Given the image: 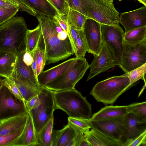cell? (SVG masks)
Returning <instances> with one entry per match:
<instances>
[{
  "label": "cell",
  "instance_id": "obj_49",
  "mask_svg": "<svg viewBox=\"0 0 146 146\" xmlns=\"http://www.w3.org/2000/svg\"><path fill=\"white\" fill-rule=\"evenodd\" d=\"M3 83V79H2V77L0 76V84Z\"/></svg>",
  "mask_w": 146,
  "mask_h": 146
},
{
  "label": "cell",
  "instance_id": "obj_29",
  "mask_svg": "<svg viewBox=\"0 0 146 146\" xmlns=\"http://www.w3.org/2000/svg\"><path fill=\"white\" fill-rule=\"evenodd\" d=\"M128 113L134 114L138 122L146 124V102L134 103L127 106Z\"/></svg>",
  "mask_w": 146,
  "mask_h": 146
},
{
  "label": "cell",
  "instance_id": "obj_37",
  "mask_svg": "<svg viewBox=\"0 0 146 146\" xmlns=\"http://www.w3.org/2000/svg\"><path fill=\"white\" fill-rule=\"evenodd\" d=\"M53 6L58 14L66 15L69 6L66 0H47Z\"/></svg>",
  "mask_w": 146,
  "mask_h": 146
},
{
  "label": "cell",
  "instance_id": "obj_3",
  "mask_svg": "<svg viewBox=\"0 0 146 146\" xmlns=\"http://www.w3.org/2000/svg\"><path fill=\"white\" fill-rule=\"evenodd\" d=\"M69 7L100 24L119 23V13L113 3L104 0H66Z\"/></svg>",
  "mask_w": 146,
  "mask_h": 146
},
{
  "label": "cell",
  "instance_id": "obj_51",
  "mask_svg": "<svg viewBox=\"0 0 146 146\" xmlns=\"http://www.w3.org/2000/svg\"><path fill=\"white\" fill-rule=\"evenodd\" d=\"M119 0V1H122V0Z\"/></svg>",
  "mask_w": 146,
  "mask_h": 146
},
{
  "label": "cell",
  "instance_id": "obj_6",
  "mask_svg": "<svg viewBox=\"0 0 146 146\" xmlns=\"http://www.w3.org/2000/svg\"><path fill=\"white\" fill-rule=\"evenodd\" d=\"M89 66L84 58H76L65 73L47 84L44 87L52 91L74 89L76 85L83 78Z\"/></svg>",
  "mask_w": 146,
  "mask_h": 146
},
{
  "label": "cell",
  "instance_id": "obj_19",
  "mask_svg": "<svg viewBox=\"0 0 146 146\" xmlns=\"http://www.w3.org/2000/svg\"><path fill=\"white\" fill-rule=\"evenodd\" d=\"M39 146L33 119L30 112L23 132L10 146Z\"/></svg>",
  "mask_w": 146,
  "mask_h": 146
},
{
  "label": "cell",
  "instance_id": "obj_25",
  "mask_svg": "<svg viewBox=\"0 0 146 146\" xmlns=\"http://www.w3.org/2000/svg\"><path fill=\"white\" fill-rule=\"evenodd\" d=\"M41 34V29L39 24L35 29H28L27 32L26 51L33 56L38 46Z\"/></svg>",
  "mask_w": 146,
  "mask_h": 146
},
{
  "label": "cell",
  "instance_id": "obj_42",
  "mask_svg": "<svg viewBox=\"0 0 146 146\" xmlns=\"http://www.w3.org/2000/svg\"><path fill=\"white\" fill-rule=\"evenodd\" d=\"M0 7L8 8L19 7L17 5L10 1L5 0H0Z\"/></svg>",
  "mask_w": 146,
  "mask_h": 146
},
{
  "label": "cell",
  "instance_id": "obj_46",
  "mask_svg": "<svg viewBox=\"0 0 146 146\" xmlns=\"http://www.w3.org/2000/svg\"><path fill=\"white\" fill-rule=\"evenodd\" d=\"M79 146H91V145L84 136L80 141Z\"/></svg>",
  "mask_w": 146,
  "mask_h": 146
},
{
  "label": "cell",
  "instance_id": "obj_35",
  "mask_svg": "<svg viewBox=\"0 0 146 146\" xmlns=\"http://www.w3.org/2000/svg\"><path fill=\"white\" fill-rule=\"evenodd\" d=\"M19 11V7L8 8L0 7V25L14 17Z\"/></svg>",
  "mask_w": 146,
  "mask_h": 146
},
{
  "label": "cell",
  "instance_id": "obj_1",
  "mask_svg": "<svg viewBox=\"0 0 146 146\" xmlns=\"http://www.w3.org/2000/svg\"><path fill=\"white\" fill-rule=\"evenodd\" d=\"M41 34L39 42H42L46 64L55 63L75 54L74 46L67 33L56 20L47 16L36 14Z\"/></svg>",
  "mask_w": 146,
  "mask_h": 146
},
{
  "label": "cell",
  "instance_id": "obj_17",
  "mask_svg": "<svg viewBox=\"0 0 146 146\" xmlns=\"http://www.w3.org/2000/svg\"><path fill=\"white\" fill-rule=\"evenodd\" d=\"M119 23L124 27L125 32L146 26V6L121 13L119 16Z\"/></svg>",
  "mask_w": 146,
  "mask_h": 146
},
{
  "label": "cell",
  "instance_id": "obj_14",
  "mask_svg": "<svg viewBox=\"0 0 146 146\" xmlns=\"http://www.w3.org/2000/svg\"><path fill=\"white\" fill-rule=\"evenodd\" d=\"M82 31L88 53L98 55L102 47L100 24L96 21L87 18Z\"/></svg>",
  "mask_w": 146,
  "mask_h": 146
},
{
  "label": "cell",
  "instance_id": "obj_5",
  "mask_svg": "<svg viewBox=\"0 0 146 146\" xmlns=\"http://www.w3.org/2000/svg\"><path fill=\"white\" fill-rule=\"evenodd\" d=\"M130 84L127 76H113L97 82L90 94L98 102L112 104L131 87Z\"/></svg>",
  "mask_w": 146,
  "mask_h": 146
},
{
  "label": "cell",
  "instance_id": "obj_13",
  "mask_svg": "<svg viewBox=\"0 0 146 146\" xmlns=\"http://www.w3.org/2000/svg\"><path fill=\"white\" fill-rule=\"evenodd\" d=\"M93 55V60L89 65L90 72L87 81L98 74L119 65L111 51L104 43H102V48L98 55Z\"/></svg>",
  "mask_w": 146,
  "mask_h": 146
},
{
  "label": "cell",
  "instance_id": "obj_31",
  "mask_svg": "<svg viewBox=\"0 0 146 146\" xmlns=\"http://www.w3.org/2000/svg\"><path fill=\"white\" fill-rule=\"evenodd\" d=\"M12 78L15 80V84L25 103L38 95L40 91L21 83L15 79Z\"/></svg>",
  "mask_w": 146,
  "mask_h": 146
},
{
  "label": "cell",
  "instance_id": "obj_27",
  "mask_svg": "<svg viewBox=\"0 0 146 146\" xmlns=\"http://www.w3.org/2000/svg\"><path fill=\"white\" fill-rule=\"evenodd\" d=\"M53 122V115L37 136L39 146H51Z\"/></svg>",
  "mask_w": 146,
  "mask_h": 146
},
{
  "label": "cell",
  "instance_id": "obj_18",
  "mask_svg": "<svg viewBox=\"0 0 146 146\" xmlns=\"http://www.w3.org/2000/svg\"><path fill=\"white\" fill-rule=\"evenodd\" d=\"M76 57L69 59L58 65L44 71L38 76V81L42 87L57 78L65 73L74 62Z\"/></svg>",
  "mask_w": 146,
  "mask_h": 146
},
{
  "label": "cell",
  "instance_id": "obj_10",
  "mask_svg": "<svg viewBox=\"0 0 146 146\" xmlns=\"http://www.w3.org/2000/svg\"><path fill=\"white\" fill-rule=\"evenodd\" d=\"M125 115L94 120L90 119L88 120V122L91 128L121 142L123 145V139L125 129Z\"/></svg>",
  "mask_w": 146,
  "mask_h": 146
},
{
  "label": "cell",
  "instance_id": "obj_26",
  "mask_svg": "<svg viewBox=\"0 0 146 146\" xmlns=\"http://www.w3.org/2000/svg\"><path fill=\"white\" fill-rule=\"evenodd\" d=\"M146 40V26L124 33V42L134 44Z\"/></svg>",
  "mask_w": 146,
  "mask_h": 146
},
{
  "label": "cell",
  "instance_id": "obj_4",
  "mask_svg": "<svg viewBox=\"0 0 146 146\" xmlns=\"http://www.w3.org/2000/svg\"><path fill=\"white\" fill-rule=\"evenodd\" d=\"M52 92L55 110H62L69 117L90 119L92 105L80 92L74 88Z\"/></svg>",
  "mask_w": 146,
  "mask_h": 146
},
{
  "label": "cell",
  "instance_id": "obj_39",
  "mask_svg": "<svg viewBox=\"0 0 146 146\" xmlns=\"http://www.w3.org/2000/svg\"><path fill=\"white\" fill-rule=\"evenodd\" d=\"M146 145V130L138 136L129 141L125 146H139Z\"/></svg>",
  "mask_w": 146,
  "mask_h": 146
},
{
  "label": "cell",
  "instance_id": "obj_40",
  "mask_svg": "<svg viewBox=\"0 0 146 146\" xmlns=\"http://www.w3.org/2000/svg\"><path fill=\"white\" fill-rule=\"evenodd\" d=\"M88 120L69 117H68V121L85 130L91 128L88 123Z\"/></svg>",
  "mask_w": 146,
  "mask_h": 146
},
{
  "label": "cell",
  "instance_id": "obj_12",
  "mask_svg": "<svg viewBox=\"0 0 146 146\" xmlns=\"http://www.w3.org/2000/svg\"><path fill=\"white\" fill-rule=\"evenodd\" d=\"M85 131L68 121L63 129L53 130L51 146H79Z\"/></svg>",
  "mask_w": 146,
  "mask_h": 146
},
{
  "label": "cell",
  "instance_id": "obj_11",
  "mask_svg": "<svg viewBox=\"0 0 146 146\" xmlns=\"http://www.w3.org/2000/svg\"><path fill=\"white\" fill-rule=\"evenodd\" d=\"M100 24L102 42L110 50L119 64L123 49L124 31L119 23L112 25Z\"/></svg>",
  "mask_w": 146,
  "mask_h": 146
},
{
  "label": "cell",
  "instance_id": "obj_9",
  "mask_svg": "<svg viewBox=\"0 0 146 146\" xmlns=\"http://www.w3.org/2000/svg\"><path fill=\"white\" fill-rule=\"evenodd\" d=\"M146 63V40L132 44L123 41L121 62L118 65L125 73Z\"/></svg>",
  "mask_w": 146,
  "mask_h": 146
},
{
  "label": "cell",
  "instance_id": "obj_47",
  "mask_svg": "<svg viewBox=\"0 0 146 146\" xmlns=\"http://www.w3.org/2000/svg\"><path fill=\"white\" fill-rule=\"evenodd\" d=\"M140 3H142L144 5L146 6V0H137Z\"/></svg>",
  "mask_w": 146,
  "mask_h": 146
},
{
  "label": "cell",
  "instance_id": "obj_33",
  "mask_svg": "<svg viewBox=\"0 0 146 146\" xmlns=\"http://www.w3.org/2000/svg\"><path fill=\"white\" fill-rule=\"evenodd\" d=\"M35 54L36 59V77L37 79L38 76L44 69L46 61L44 50L38 46Z\"/></svg>",
  "mask_w": 146,
  "mask_h": 146
},
{
  "label": "cell",
  "instance_id": "obj_50",
  "mask_svg": "<svg viewBox=\"0 0 146 146\" xmlns=\"http://www.w3.org/2000/svg\"><path fill=\"white\" fill-rule=\"evenodd\" d=\"M5 0L6 1H11V0Z\"/></svg>",
  "mask_w": 146,
  "mask_h": 146
},
{
  "label": "cell",
  "instance_id": "obj_28",
  "mask_svg": "<svg viewBox=\"0 0 146 146\" xmlns=\"http://www.w3.org/2000/svg\"><path fill=\"white\" fill-rule=\"evenodd\" d=\"M66 18L68 25L77 30L82 29L85 21L87 18L84 15L70 7Z\"/></svg>",
  "mask_w": 146,
  "mask_h": 146
},
{
  "label": "cell",
  "instance_id": "obj_8",
  "mask_svg": "<svg viewBox=\"0 0 146 146\" xmlns=\"http://www.w3.org/2000/svg\"><path fill=\"white\" fill-rule=\"evenodd\" d=\"M26 103L17 99L3 83L0 85V122L9 118L28 115Z\"/></svg>",
  "mask_w": 146,
  "mask_h": 146
},
{
  "label": "cell",
  "instance_id": "obj_41",
  "mask_svg": "<svg viewBox=\"0 0 146 146\" xmlns=\"http://www.w3.org/2000/svg\"><path fill=\"white\" fill-rule=\"evenodd\" d=\"M24 62L28 66H31L33 58V56L29 52L25 51L24 53L23 57Z\"/></svg>",
  "mask_w": 146,
  "mask_h": 146
},
{
  "label": "cell",
  "instance_id": "obj_43",
  "mask_svg": "<svg viewBox=\"0 0 146 146\" xmlns=\"http://www.w3.org/2000/svg\"><path fill=\"white\" fill-rule=\"evenodd\" d=\"M38 97V96L37 95L31 98L29 101L26 103L27 107L29 112L35 105L37 101Z\"/></svg>",
  "mask_w": 146,
  "mask_h": 146
},
{
  "label": "cell",
  "instance_id": "obj_20",
  "mask_svg": "<svg viewBox=\"0 0 146 146\" xmlns=\"http://www.w3.org/2000/svg\"><path fill=\"white\" fill-rule=\"evenodd\" d=\"M125 129L123 139L124 146L146 130V124L139 123L133 114L128 113L125 115Z\"/></svg>",
  "mask_w": 146,
  "mask_h": 146
},
{
  "label": "cell",
  "instance_id": "obj_34",
  "mask_svg": "<svg viewBox=\"0 0 146 146\" xmlns=\"http://www.w3.org/2000/svg\"><path fill=\"white\" fill-rule=\"evenodd\" d=\"M24 127L7 135H0V146H10L21 135Z\"/></svg>",
  "mask_w": 146,
  "mask_h": 146
},
{
  "label": "cell",
  "instance_id": "obj_38",
  "mask_svg": "<svg viewBox=\"0 0 146 146\" xmlns=\"http://www.w3.org/2000/svg\"><path fill=\"white\" fill-rule=\"evenodd\" d=\"M53 18L57 20L61 28L68 34L69 39L72 44L75 50L69 30V25L67 22L66 15H62L58 14Z\"/></svg>",
  "mask_w": 146,
  "mask_h": 146
},
{
  "label": "cell",
  "instance_id": "obj_16",
  "mask_svg": "<svg viewBox=\"0 0 146 146\" xmlns=\"http://www.w3.org/2000/svg\"><path fill=\"white\" fill-rule=\"evenodd\" d=\"M25 51L17 57L14 70L10 76L21 83L40 91L42 87L38 84L31 66H27L23 60V56Z\"/></svg>",
  "mask_w": 146,
  "mask_h": 146
},
{
  "label": "cell",
  "instance_id": "obj_15",
  "mask_svg": "<svg viewBox=\"0 0 146 146\" xmlns=\"http://www.w3.org/2000/svg\"><path fill=\"white\" fill-rule=\"evenodd\" d=\"M11 1L18 5L19 11L33 16L37 14L53 17L58 14L47 0H12Z\"/></svg>",
  "mask_w": 146,
  "mask_h": 146
},
{
  "label": "cell",
  "instance_id": "obj_24",
  "mask_svg": "<svg viewBox=\"0 0 146 146\" xmlns=\"http://www.w3.org/2000/svg\"><path fill=\"white\" fill-rule=\"evenodd\" d=\"M17 57L8 52H0V76H10L13 71Z\"/></svg>",
  "mask_w": 146,
  "mask_h": 146
},
{
  "label": "cell",
  "instance_id": "obj_48",
  "mask_svg": "<svg viewBox=\"0 0 146 146\" xmlns=\"http://www.w3.org/2000/svg\"><path fill=\"white\" fill-rule=\"evenodd\" d=\"M108 2L113 3V0H104Z\"/></svg>",
  "mask_w": 146,
  "mask_h": 146
},
{
  "label": "cell",
  "instance_id": "obj_22",
  "mask_svg": "<svg viewBox=\"0 0 146 146\" xmlns=\"http://www.w3.org/2000/svg\"><path fill=\"white\" fill-rule=\"evenodd\" d=\"M28 115L11 117L0 122V135H7L24 128Z\"/></svg>",
  "mask_w": 146,
  "mask_h": 146
},
{
  "label": "cell",
  "instance_id": "obj_30",
  "mask_svg": "<svg viewBox=\"0 0 146 146\" xmlns=\"http://www.w3.org/2000/svg\"><path fill=\"white\" fill-rule=\"evenodd\" d=\"M78 35L74 43L76 57L84 58L88 51L87 46L82 29L78 30Z\"/></svg>",
  "mask_w": 146,
  "mask_h": 146
},
{
  "label": "cell",
  "instance_id": "obj_32",
  "mask_svg": "<svg viewBox=\"0 0 146 146\" xmlns=\"http://www.w3.org/2000/svg\"><path fill=\"white\" fill-rule=\"evenodd\" d=\"M146 73V63L132 70L125 73L123 75L127 76L130 82V85L132 86L136 82L140 79L143 80L146 84L145 74Z\"/></svg>",
  "mask_w": 146,
  "mask_h": 146
},
{
  "label": "cell",
  "instance_id": "obj_2",
  "mask_svg": "<svg viewBox=\"0 0 146 146\" xmlns=\"http://www.w3.org/2000/svg\"><path fill=\"white\" fill-rule=\"evenodd\" d=\"M28 29L21 17H14L0 25V52H9L17 57L25 51Z\"/></svg>",
  "mask_w": 146,
  "mask_h": 146
},
{
  "label": "cell",
  "instance_id": "obj_21",
  "mask_svg": "<svg viewBox=\"0 0 146 146\" xmlns=\"http://www.w3.org/2000/svg\"><path fill=\"white\" fill-rule=\"evenodd\" d=\"M86 130L84 136L91 146H123L121 142L115 140L99 131L91 128Z\"/></svg>",
  "mask_w": 146,
  "mask_h": 146
},
{
  "label": "cell",
  "instance_id": "obj_44",
  "mask_svg": "<svg viewBox=\"0 0 146 146\" xmlns=\"http://www.w3.org/2000/svg\"><path fill=\"white\" fill-rule=\"evenodd\" d=\"M69 27L71 36L74 45V43L78 35V30L75 29L70 25H69Z\"/></svg>",
  "mask_w": 146,
  "mask_h": 146
},
{
  "label": "cell",
  "instance_id": "obj_45",
  "mask_svg": "<svg viewBox=\"0 0 146 146\" xmlns=\"http://www.w3.org/2000/svg\"><path fill=\"white\" fill-rule=\"evenodd\" d=\"M33 60L31 65V67L33 71V72L34 74L36 79L37 80L36 77V56L35 54H34L33 56ZM38 81V80H37Z\"/></svg>",
  "mask_w": 146,
  "mask_h": 146
},
{
  "label": "cell",
  "instance_id": "obj_7",
  "mask_svg": "<svg viewBox=\"0 0 146 146\" xmlns=\"http://www.w3.org/2000/svg\"><path fill=\"white\" fill-rule=\"evenodd\" d=\"M38 96L36 103L29 111L36 137L53 115L54 111L55 110L52 91L45 87H42Z\"/></svg>",
  "mask_w": 146,
  "mask_h": 146
},
{
  "label": "cell",
  "instance_id": "obj_23",
  "mask_svg": "<svg viewBox=\"0 0 146 146\" xmlns=\"http://www.w3.org/2000/svg\"><path fill=\"white\" fill-rule=\"evenodd\" d=\"M128 113L127 106H106L94 113L90 119L94 120L122 116Z\"/></svg>",
  "mask_w": 146,
  "mask_h": 146
},
{
  "label": "cell",
  "instance_id": "obj_36",
  "mask_svg": "<svg viewBox=\"0 0 146 146\" xmlns=\"http://www.w3.org/2000/svg\"><path fill=\"white\" fill-rule=\"evenodd\" d=\"M3 83L17 99L24 101V99L16 86L15 80L11 76L5 78Z\"/></svg>",
  "mask_w": 146,
  "mask_h": 146
}]
</instances>
